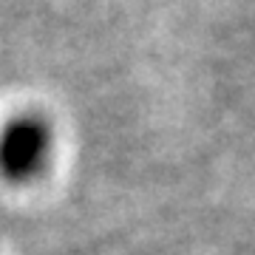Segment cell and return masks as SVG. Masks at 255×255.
<instances>
[{"mask_svg": "<svg viewBox=\"0 0 255 255\" xmlns=\"http://www.w3.org/2000/svg\"><path fill=\"white\" fill-rule=\"evenodd\" d=\"M51 159V128L34 114L14 117L0 133V176L11 184H28L46 173Z\"/></svg>", "mask_w": 255, "mask_h": 255, "instance_id": "obj_1", "label": "cell"}]
</instances>
